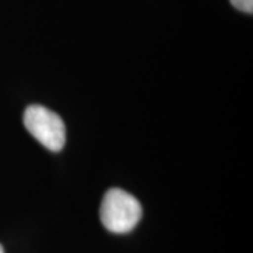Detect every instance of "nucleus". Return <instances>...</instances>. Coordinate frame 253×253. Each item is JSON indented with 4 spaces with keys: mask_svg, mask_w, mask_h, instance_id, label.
<instances>
[{
    "mask_svg": "<svg viewBox=\"0 0 253 253\" xmlns=\"http://www.w3.org/2000/svg\"><path fill=\"white\" fill-rule=\"evenodd\" d=\"M142 218V206L129 193L121 189H110L100 206V219L113 234L131 232Z\"/></svg>",
    "mask_w": 253,
    "mask_h": 253,
    "instance_id": "f257e3e1",
    "label": "nucleus"
},
{
    "mask_svg": "<svg viewBox=\"0 0 253 253\" xmlns=\"http://www.w3.org/2000/svg\"><path fill=\"white\" fill-rule=\"evenodd\" d=\"M24 126L41 145L52 152H59L66 141V128L62 118L44 106L33 104L24 111Z\"/></svg>",
    "mask_w": 253,
    "mask_h": 253,
    "instance_id": "f03ea898",
    "label": "nucleus"
},
{
    "mask_svg": "<svg viewBox=\"0 0 253 253\" xmlns=\"http://www.w3.org/2000/svg\"><path fill=\"white\" fill-rule=\"evenodd\" d=\"M232 6L244 13H253V0H231Z\"/></svg>",
    "mask_w": 253,
    "mask_h": 253,
    "instance_id": "7ed1b4c3",
    "label": "nucleus"
},
{
    "mask_svg": "<svg viewBox=\"0 0 253 253\" xmlns=\"http://www.w3.org/2000/svg\"><path fill=\"white\" fill-rule=\"evenodd\" d=\"M0 253H4V251H3V246L0 245Z\"/></svg>",
    "mask_w": 253,
    "mask_h": 253,
    "instance_id": "20e7f679",
    "label": "nucleus"
}]
</instances>
